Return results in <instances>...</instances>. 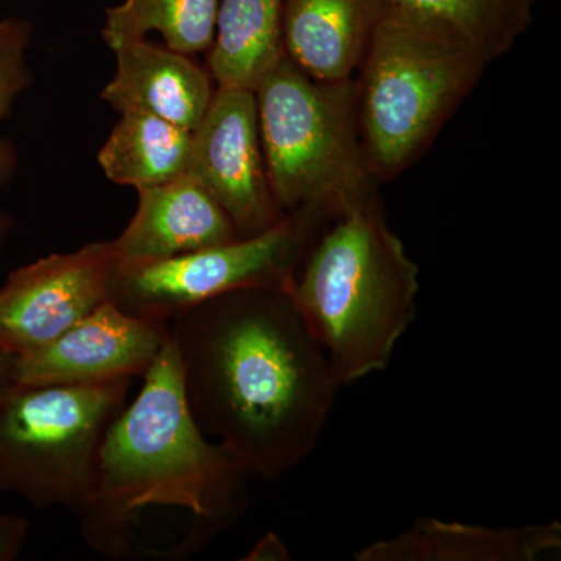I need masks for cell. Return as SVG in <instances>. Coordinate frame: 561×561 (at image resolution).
Masks as SVG:
<instances>
[{
  "instance_id": "cell-13",
  "label": "cell",
  "mask_w": 561,
  "mask_h": 561,
  "mask_svg": "<svg viewBox=\"0 0 561 561\" xmlns=\"http://www.w3.org/2000/svg\"><path fill=\"white\" fill-rule=\"evenodd\" d=\"M387 0H283L284 54L320 81L353 80Z\"/></svg>"
},
{
  "instance_id": "cell-12",
  "label": "cell",
  "mask_w": 561,
  "mask_h": 561,
  "mask_svg": "<svg viewBox=\"0 0 561 561\" xmlns=\"http://www.w3.org/2000/svg\"><path fill=\"white\" fill-rule=\"evenodd\" d=\"M117 68L102 99L119 113L140 111L184 130L201 125L214 98L213 77L190 55L147 43L122 44L113 50Z\"/></svg>"
},
{
  "instance_id": "cell-20",
  "label": "cell",
  "mask_w": 561,
  "mask_h": 561,
  "mask_svg": "<svg viewBox=\"0 0 561 561\" xmlns=\"http://www.w3.org/2000/svg\"><path fill=\"white\" fill-rule=\"evenodd\" d=\"M31 534L27 519L16 515H0V561H13L24 551Z\"/></svg>"
},
{
  "instance_id": "cell-14",
  "label": "cell",
  "mask_w": 561,
  "mask_h": 561,
  "mask_svg": "<svg viewBox=\"0 0 561 561\" xmlns=\"http://www.w3.org/2000/svg\"><path fill=\"white\" fill-rule=\"evenodd\" d=\"M561 546L560 523L519 527L421 516L408 530L365 546L357 561H534Z\"/></svg>"
},
{
  "instance_id": "cell-22",
  "label": "cell",
  "mask_w": 561,
  "mask_h": 561,
  "mask_svg": "<svg viewBox=\"0 0 561 561\" xmlns=\"http://www.w3.org/2000/svg\"><path fill=\"white\" fill-rule=\"evenodd\" d=\"M14 354L0 350V390L13 381Z\"/></svg>"
},
{
  "instance_id": "cell-9",
  "label": "cell",
  "mask_w": 561,
  "mask_h": 561,
  "mask_svg": "<svg viewBox=\"0 0 561 561\" xmlns=\"http://www.w3.org/2000/svg\"><path fill=\"white\" fill-rule=\"evenodd\" d=\"M114 260L110 242L55 253L18 268L0 289V350L41 348L110 300Z\"/></svg>"
},
{
  "instance_id": "cell-8",
  "label": "cell",
  "mask_w": 561,
  "mask_h": 561,
  "mask_svg": "<svg viewBox=\"0 0 561 561\" xmlns=\"http://www.w3.org/2000/svg\"><path fill=\"white\" fill-rule=\"evenodd\" d=\"M187 175L219 203L239 238L260 234L280 220L284 213L268 184L253 91L216 88L192 131Z\"/></svg>"
},
{
  "instance_id": "cell-15",
  "label": "cell",
  "mask_w": 561,
  "mask_h": 561,
  "mask_svg": "<svg viewBox=\"0 0 561 561\" xmlns=\"http://www.w3.org/2000/svg\"><path fill=\"white\" fill-rule=\"evenodd\" d=\"M284 57L283 0H220L208 58L216 88L254 92Z\"/></svg>"
},
{
  "instance_id": "cell-17",
  "label": "cell",
  "mask_w": 561,
  "mask_h": 561,
  "mask_svg": "<svg viewBox=\"0 0 561 561\" xmlns=\"http://www.w3.org/2000/svg\"><path fill=\"white\" fill-rule=\"evenodd\" d=\"M538 0H387L390 10L456 36L486 65L504 57L534 21Z\"/></svg>"
},
{
  "instance_id": "cell-5",
  "label": "cell",
  "mask_w": 561,
  "mask_h": 561,
  "mask_svg": "<svg viewBox=\"0 0 561 561\" xmlns=\"http://www.w3.org/2000/svg\"><path fill=\"white\" fill-rule=\"evenodd\" d=\"M486 66L456 36L387 11L354 79L376 180H393L430 149Z\"/></svg>"
},
{
  "instance_id": "cell-21",
  "label": "cell",
  "mask_w": 561,
  "mask_h": 561,
  "mask_svg": "<svg viewBox=\"0 0 561 561\" xmlns=\"http://www.w3.org/2000/svg\"><path fill=\"white\" fill-rule=\"evenodd\" d=\"M245 561H287L290 560V552L286 542L280 540L278 535L268 531L254 545L249 556L243 557Z\"/></svg>"
},
{
  "instance_id": "cell-18",
  "label": "cell",
  "mask_w": 561,
  "mask_h": 561,
  "mask_svg": "<svg viewBox=\"0 0 561 561\" xmlns=\"http://www.w3.org/2000/svg\"><path fill=\"white\" fill-rule=\"evenodd\" d=\"M220 0H124L106 9L102 38L111 47L160 33L165 47L183 55L210 49Z\"/></svg>"
},
{
  "instance_id": "cell-4",
  "label": "cell",
  "mask_w": 561,
  "mask_h": 561,
  "mask_svg": "<svg viewBox=\"0 0 561 561\" xmlns=\"http://www.w3.org/2000/svg\"><path fill=\"white\" fill-rule=\"evenodd\" d=\"M254 98L268 184L284 214L306 209L332 221L378 197L354 79L316 80L284 57Z\"/></svg>"
},
{
  "instance_id": "cell-3",
  "label": "cell",
  "mask_w": 561,
  "mask_h": 561,
  "mask_svg": "<svg viewBox=\"0 0 561 561\" xmlns=\"http://www.w3.org/2000/svg\"><path fill=\"white\" fill-rule=\"evenodd\" d=\"M331 224L286 294L345 387L389 367L419 313L420 268L378 197Z\"/></svg>"
},
{
  "instance_id": "cell-16",
  "label": "cell",
  "mask_w": 561,
  "mask_h": 561,
  "mask_svg": "<svg viewBox=\"0 0 561 561\" xmlns=\"http://www.w3.org/2000/svg\"><path fill=\"white\" fill-rule=\"evenodd\" d=\"M192 131L140 111L122 113L99 164L113 183L136 191L160 186L186 175Z\"/></svg>"
},
{
  "instance_id": "cell-19",
  "label": "cell",
  "mask_w": 561,
  "mask_h": 561,
  "mask_svg": "<svg viewBox=\"0 0 561 561\" xmlns=\"http://www.w3.org/2000/svg\"><path fill=\"white\" fill-rule=\"evenodd\" d=\"M33 27L25 20L0 21V122L9 114L11 105L31 84L32 73L25 60V50L31 46ZM14 168L13 151L0 139V190ZM10 230V220L0 210V245Z\"/></svg>"
},
{
  "instance_id": "cell-10",
  "label": "cell",
  "mask_w": 561,
  "mask_h": 561,
  "mask_svg": "<svg viewBox=\"0 0 561 561\" xmlns=\"http://www.w3.org/2000/svg\"><path fill=\"white\" fill-rule=\"evenodd\" d=\"M171 327L102 302L47 345L18 354L13 381L31 386H101L144 378Z\"/></svg>"
},
{
  "instance_id": "cell-1",
  "label": "cell",
  "mask_w": 561,
  "mask_h": 561,
  "mask_svg": "<svg viewBox=\"0 0 561 561\" xmlns=\"http://www.w3.org/2000/svg\"><path fill=\"white\" fill-rule=\"evenodd\" d=\"M169 327L192 419L251 476L276 481L316 451L343 386L286 291H230Z\"/></svg>"
},
{
  "instance_id": "cell-2",
  "label": "cell",
  "mask_w": 561,
  "mask_h": 561,
  "mask_svg": "<svg viewBox=\"0 0 561 561\" xmlns=\"http://www.w3.org/2000/svg\"><path fill=\"white\" fill-rule=\"evenodd\" d=\"M250 471L192 419L171 334L111 424L80 531L113 560H186L241 519Z\"/></svg>"
},
{
  "instance_id": "cell-7",
  "label": "cell",
  "mask_w": 561,
  "mask_h": 561,
  "mask_svg": "<svg viewBox=\"0 0 561 561\" xmlns=\"http://www.w3.org/2000/svg\"><path fill=\"white\" fill-rule=\"evenodd\" d=\"M330 220L298 209L272 228L169 260L114 267L110 300L125 312L171 323L202 302L245 289L286 291Z\"/></svg>"
},
{
  "instance_id": "cell-11",
  "label": "cell",
  "mask_w": 561,
  "mask_h": 561,
  "mask_svg": "<svg viewBox=\"0 0 561 561\" xmlns=\"http://www.w3.org/2000/svg\"><path fill=\"white\" fill-rule=\"evenodd\" d=\"M138 194L130 224L110 241L114 267L169 260L241 239L219 203L187 173Z\"/></svg>"
},
{
  "instance_id": "cell-6",
  "label": "cell",
  "mask_w": 561,
  "mask_h": 561,
  "mask_svg": "<svg viewBox=\"0 0 561 561\" xmlns=\"http://www.w3.org/2000/svg\"><path fill=\"white\" fill-rule=\"evenodd\" d=\"M131 382L7 383L0 390V493L20 496L38 511L62 507L76 515Z\"/></svg>"
}]
</instances>
